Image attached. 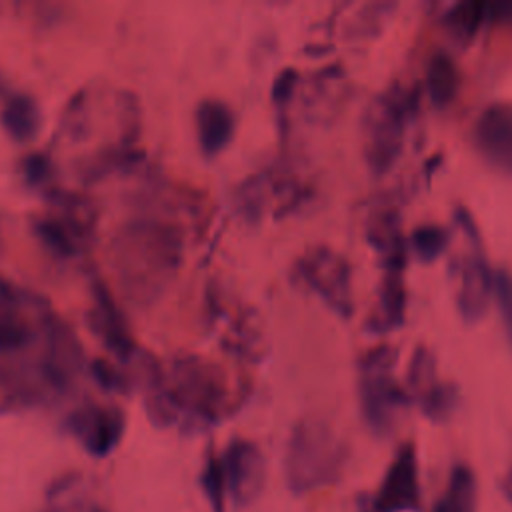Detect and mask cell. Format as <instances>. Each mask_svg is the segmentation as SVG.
I'll return each instance as SVG.
<instances>
[{"label": "cell", "mask_w": 512, "mask_h": 512, "mask_svg": "<svg viewBox=\"0 0 512 512\" xmlns=\"http://www.w3.org/2000/svg\"><path fill=\"white\" fill-rule=\"evenodd\" d=\"M182 236L172 224L136 220L114 240V264L124 288L136 300L154 298L180 262Z\"/></svg>", "instance_id": "cell-1"}, {"label": "cell", "mask_w": 512, "mask_h": 512, "mask_svg": "<svg viewBox=\"0 0 512 512\" xmlns=\"http://www.w3.org/2000/svg\"><path fill=\"white\" fill-rule=\"evenodd\" d=\"M164 384L178 420H184L188 426L214 424L232 410L234 394L226 374L202 356H178Z\"/></svg>", "instance_id": "cell-2"}, {"label": "cell", "mask_w": 512, "mask_h": 512, "mask_svg": "<svg viewBox=\"0 0 512 512\" xmlns=\"http://www.w3.org/2000/svg\"><path fill=\"white\" fill-rule=\"evenodd\" d=\"M346 462L342 438L318 418L300 420L288 438L284 476L292 492H310L332 484Z\"/></svg>", "instance_id": "cell-3"}, {"label": "cell", "mask_w": 512, "mask_h": 512, "mask_svg": "<svg viewBox=\"0 0 512 512\" xmlns=\"http://www.w3.org/2000/svg\"><path fill=\"white\" fill-rule=\"evenodd\" d=\"M418 92L392 82L364 110L362 154L374 174L388 172L404 148L406 128L416 112Z\"/></svg>", "instance_id": "cell-4"}, {"label": "cell", "mask_w": 512, "mask_h": 512, "mask_svg": "<svg viewBox=\"0 0 512 512\" xmlns=\"http://www.w3.org/2000/svg\"><path fill=\"white\" fill-rule=\"evenodd\" d=\"M294 274L338 316H352V268L346 256L330 246H312L296 258Z\"/></svg>", "instance_id": "cell-5"}, {"label": "cell", "mask_w": 512, "mask_h": 512, "mask_svg": "<svg viewBox=\"0 0 512 512\" xmlns=\"http://www.w3.org/2000/svg\"><path fill=\"white\" fill-rule=\"evenodd\" d=\"M392 368H360V410L374 434H388L412 396L404 384L390 374Z\"/></svg>", "instance_id": "cell-6"}, {"label": "cell", "mask_w": 512, "mask_h": 512, "mask_svg": "<svg viewBox=\"0 0 512 512\" xmlns=\"http://www.w3.org/2000/svg\"><path fill=\"white\" fill-rule=\"evenodd\" d=\"M220 464L226 494H230L238 506L252 504L264 486V456L260 448L250 440L236 438L226 446Z\"/></svg>", "instance_id": "cell-7"}, {"label": "cell", "mask_w": 512, "mask_h": 512, "mask_svg": "<svg viewBox=\"0 0 512 512\" xmlns=\"http://www.w3.org/2000/svg\"><path fill=\"white\" fill-rule=\"evenodd\" d=\"M472 142L488 164L512 174V102L484 106L474 120Z\"/></svg>", "instance_id": "cell-8"}, {"label": "cell", "mask_w": 512, "mask_h": 512, "mask_svg": "<svg viewBox=\"0 0 512 512\" xmlns=\"http://www.w3.org/2000/svg\"><path fill=\"white\" fill-rule=\"evenodd\" d=\"M420 502L418 460L412 444H402L390 462L376 494L378 512H408Z\"/></svg>", "instance_id": "cell-9"}, {"label": "cell", "mask_w": 512, "mask_h": 512, "mask_svg": "<svg viewBox=\"0 0 512 512\" xmlns=\"http://www.w3.org/2000/svg\"><path fill=\"white\" fill-rule=\"evenodd\" d=\"M68 428L92 456L110 454L122 438L124 416L118 408L86 406L68 418Z\"/></svg>", "instance_id": "cell-10"}, {"label": "cell", "mask_w": 512, "mask_h": 512, "mask_svg": "<svg viewBox=\"0 0 512 512\" xmlns=\"http://www.w3.org/2000/svg\"><path fill=\"white\" fill-rule=\"evenodd\" d=\"M492 278L494 274L486 256L482 254V244H476L466 256L460 258L456 306L466 320L474 322L486 312L492 294Z\"/></svg>", "instance_id": "cell-11"}, {"label": "cell", "mask_w": 512, "mask_h": 512, "mask_svg": "<svg viewBox=\"0 0 512 512\" xmlns=\"http://www.w3.org/2000/svg\"><path fill=\"white\" fill-rule=\"evenodd\" d=\"M406 304L408 292L404 284V268L386 266L378 286L376 304L366 318V330L372 334H388L400 328L406 318Z\"/></svg>", "instance_id": "cell-12"}, {"label": "cell", "mask_w": 512, "mask_h": 512, "mask_svg": "<svg viewBox=\"0 0 512 512\" xmlns=\"http://www.w3.org/2000/svg\"><path fill=\"white\" fill-rule=\"evenodd\" d=\"M196 130L200 148L212 156L220 152L234 134V112L218 98H206L196 108Z\"/></svg>", "instance_id": "cell-13"}, {"label": "cell", "mask_w": 512, "mask_h": 512, "mask_svg": "<svg viewBox=\"0 0 512 512\" xmlns=\"http://www.w3.org/2000/svg\"><path fill=\"white\" fill-rule=\"evenodd\" d=\"M424 84H426V94L434 106L444 108L452 104L460 88V74L450 52L438 50L430 56L426 64Z\"/></svg>", "instance_id": "cell-14"}, {"label": "cell", "mask_w": 512, "mask_h": 512, "mask_svg": "<svg viewBox=\"0 0 512 512\" xmlns=\"http://www.w3.org/2000/svg\"><path fill=\"white\" fill-rule=\"evenodd\" d=\"M0 122L6 132L16 140H30L40 126V108L28 94L10 96L0 112Z\"/></svg>", "instance_id": "cell-15"}, {"label": "cell", "mask_w": 512, "mask_h": 512, "mask_svg": "<svg viewBox=\"0 0 512 512\" xmlns=\"http://www.w3.org/2000/svg\"><path fill=\"white\" fill-rule=\"evenodd\" d=\"M486 18V2L480 0H462L452 4L444 14H442V28L446 34L458 42V44H468L480 24Z\"/></svg>", "instance_id": "cell-16"}, {"label": "cell", "mask_w": 512, "mask_h": 512, "mask_svg": "<svg viewBox=\"0 0 512 512\" xmlns=\"http://www.w3.org/2000/svg\"><path fill=\"white\" fill-rule=\"evenodd\" d=\"M476 508V480L468 466L452 468L444 494L438 498L434 512H474Z\"/></svg>", "instance_id": "cell-17"}, {"label": "cell", "mask_w": 512, "mask_h": 512, "mask_svg": "<svg viewBox=\"0 0 512 512\" xmlns=\"http://www.w3.org/2000/svg\"><path fill=\"white\" fill-rule=\"evenodd\" d=\"M32 330L20 314L16 292L0 290V352L18 350L30 342Z\"/></svg>", "instance_id": "cell-18"}, {"label": "cell", "mask_w": 512, "mask_h": 512, "mask_svg": "<svg viewBox=\"0 0 512 512\" xmlns=\"http://www.w3.org/2000/svg\"><path fill=\"white\" fill-rule=\"evenodd\" d=\"M98 310H96V320H98V332L102 334V338L106 340V344L122 358H126L132 352V340L130 334L126 332V326L122 322V316L118 314V310L114 308V304H110V296L100 290L98 292Z\"/></svg>", "instance_id": "cell-19"}, {"label": "cell", "mask_w": 512, "mask_h": 512, "mask_svg": "<svg viewBox=\"0 0 512 512\" xmlns=\"http://www.w3.org/2000/svg\"><path fill=\"white\" fill-rule=\"evenodd\" d=\"M422 412L440 422L446 420L458 402V388L454 382H444V380H436L432 386H428L424 392L418 394Z\"/></svg>", "instance_id": "cell-20"}, {"label": "cell", "mask_w": 512, "mask_h": 512, "mask_svg": "<svg viewBox=\"0 0 512 512\" xmlns=\"http://www.w3.org/2000/svg\"><path fill=\"white\" fill-rule=\"evenodd\" d=\"M448 240H450V234L444 226H440V224H420L410 232V238L406 240V244L410 246V250L420 260L430 262L446 250Z\"/></svg>", "instance_id": "cell-21"}, {"label": "cell", "mask_w": 512, "mask_h": 512, "mask_svg": "<svg viewBox=\"0 0 512 512\" xmlns=\"http://www.w3.org/2000/svg\"><path fill=\"white\" fill-rule=\"evenodd\" d=\"M436 358L428 346H416L412 358H410V368L406 374V388L410 396H418L424 392L428 386L436 382Z\"/></svg>", "instance_id": "cell-22"}, {"label": "cell", "mask_w": 512, "mask_h": 512, "mask_svg": "<svg viewBox=\"0 0 512 512\" xmlns=\"http://www.w3.org/2000/svg\"><path fill=\"white\" fill-rule=\"evenodd\" d=\"M202 488L204 494L212 506V512H224V502H226V482H224V472L220 458L210 456L204 464L202 470Z\"/></svg>", "instance_id": "cell-23"}, {"label": "cell", "mask_w": 512, "mask_h": 512, "mask_svg": "<svg viewBox=\"0 0 512 512\" xmlns=\"http://www.w3.org/2000/svg\"><path fill=\"white\" fill-rule=\"evenodd\" d=\"M492 292L496 296L506 338L512 346V272L506 268H498L492 278Z\"/></svg>", "instance_id": "cell-24"}, {"label": "cell", "mask_w": 512, "mask_h": 512, "mask_svg": "<svg viewBox=\"0 0 512 512\" xmlns=\"http://www.w3.org/2000/svg\"><path fill=\"white\" fill-rule=\"evenodd\" d=\"M298 72L294 68H282L272 84V100L280 106H286L294 94Z\"/></svg>", "instance_id": "cell-25"}, {"label": "cell", "mask_w": 512, "mask_h": 512, "mask_svg": "<svg viewBox=\"0 0 512 512\" xmlns=\"http://www.w3.org/2000/svg\"><path fill=\"white\" fill-rule=\"evenodd\" d=\"M44 512H108L96 502H90L86 498H74V500H62L50 504Z\"/></svg>", "instance_id": "cell-26"}, {"label": "cell", "mask_w": 512, "mask_h": 512, "mask_svg": "<svg viewBox=\"0 0 512 512\" xmlns=\"http://www.w3.org/2000/svg\"><path fill=\"white\" fill-rule=\"evenodd\" d=\"M94 376L98 378V382L108 388V390H124L122 384V376L118 372H114L104 360H96L94 362Z\"/></svg>", "instance_id": "cell-27"}, {"label": "cell", "mask_w": 512, "mask_h": 512, "mask_svg": "<svg viewBox=\"0 0 512 512\" xmlns=\"http://www.w3.org/2000/svg\"><path fill=\"white\" fill-rule=\"evenodd\" d=\"M24 170L32 182H40L48 174V160L42 154H30L26 156Z\"/></svg>", "instance_id": "cell-28"}, {"label": "cell", "mask_w": 512, "mask_h": 512, "mask_svg": "<svg viewBox=\"0 0 512 512\" xmlns=\"http://www.w3.org/2000/svg\"><path fill=\"white\" fill-rule=\"evenodd\" d=\"M486 18L498 20L504 24H512V0L486 2Z\"/></svg>", "instance_id": "cell-29"}]
</instances>
